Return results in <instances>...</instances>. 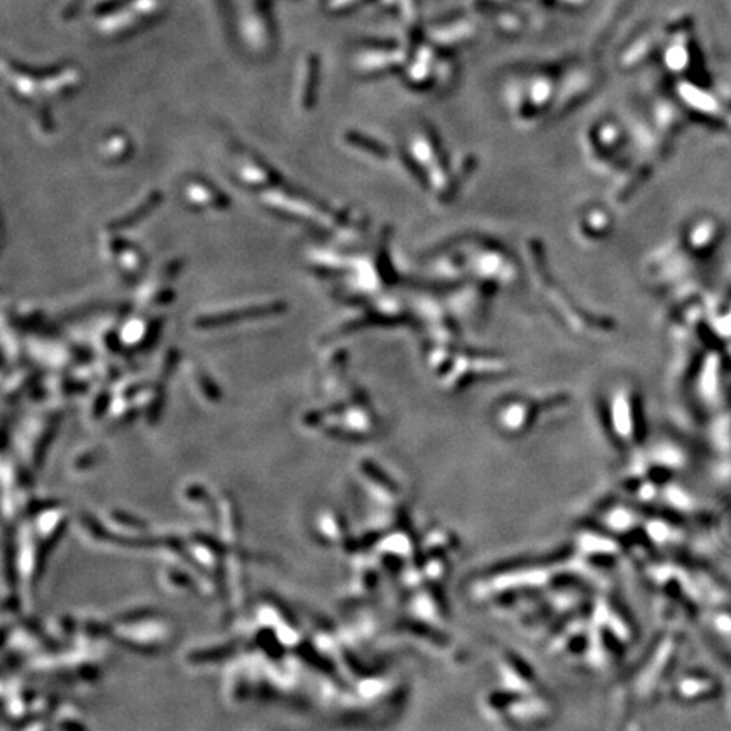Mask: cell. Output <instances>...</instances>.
Wrapping results in <instances>:
<instances>
[{
	"instance_id": "3",
	"label": "cell",
	"mask_w": 731,
	"mask_h": 731,
	"mask_svg": "<svg viewBox=\"0 0 731 731\" xmlns=\"http://www.w3.org/2000/svg\"><path fill=\"white\" fill-rule=\"evenodd\" d=\"M239 178L242 183L249 186H273L276 182V176L273 170L266 168L264 164H256L251 161V164H242L239 170Z\"/></svg>"
},
{
	"instance_id": "7",
	"label": "cell",
	"mask_w": 731,
	"mask_h": 731,
	"mask_svg": "<svg viewBox=\"0 0 731 731\" xmlns=\"http://www.w3.org/2000/svg\"><path fill=\"white\" fill-rule=\"evenodd\" d=\"M168 583H170L171 586L175 587V589H185V587L190 586L188 577H186L185 574H183V572H179V571L168 572Z\"/></svg>"
},
{
	"instance_id": "4",
	"label": "cell",
	"mask_w": 731,
	"mask_h": 731,
	"mask_svg": "<svg viewBox=\"0 0 731 731\" xmlns=\"http://www.w3.org/2000/svg\"><path fill=\"white\" fill-rule=\"evenodd\" d=\"M110 251L115 256V261H117L119 268L122 269L121 273H126V275H136V273H139L142 269V264H144V256H142L141 251L137 249V247L110 246Z\"/></svg>"
},
{
	"instance_id": "8",
	"label": "cell",
	"mask_w": 731,
	"mask_h": 731,
	"mask_svg": "<svg viewBox=\"0 0 731 731\" xmlns=\"http://www.w3.org/2000/svg\"><path fill=\"white\" fill-rule=\"evenodd\" d=\"M32 730H35V731H46L43 723H36V725H32Z\"/></svg>"
},
{
	"instance_id": "1",
	"label": "cell",
	"mask_w": 731,
	"mask_h": 731,
	"mask_svg": "<svg viewBox=\"0 0 731 731\" xmlns=\"http://www.w3.org/2000/svg\"><path fill=\"white\" fill-rule=\"evenodd\" d=\"M283 310V305H262V306H249V309H241L235 310L231 313H220V315H208L198 320V327L202 329H215V327H226L231 322L237 320H246V318H256V317H264V315H273L276 312Z\"/></svg>"
},
{
	"instance_id": "6",
	"label": "cell",
	"mask_w": 731,
	"mask_h": 731,
	"mask_svg": "<svg viewBox=\"0 0 731 731\" xmlns=\"http://www.w3.org/2000/svg\"><path fill=\"white\" fill-rule=\"evenodd\" d=\"M232 654V647L231 645H227V647H219V648H212V652H204V654H193L192 661L193 662H204L207 661V659H217V661H222V659L228 657V655Z\"/></svg>"
},
{
	"instance_id": "2",
	"label": "cell",
	"mask_w": 731,
	"mask_h": 731,
	"mask_svg": "<svg viewBox=\"0 0 731 731\" xmlns=\"http://www.w3.org/2000/svg\"><path fill=\"white\" fill-rule=\"evenodd\" d=\"M185 198L186 204L198 208H222L228 205L226 195L220 193L219 188L207 182L188 183L185 188Z\"/></svg>"
},
{
	"instance_id": "5",
	"label": "cell",
	"mask_w": 731,
	"mask_h": 731,
	"mask_svg": "<svg viewBox=\"0 0 731 731\" xmlns=\"http://www.w3.org/2000/svg\"><path fill=\"white\" fill-rule=\"evenodd\" d=\"M156 205H157V195H151V197H149L148 200L142 202V205H139L137 208H134L133 212L127 213V215L124 217L121 222L114 224V227H129V226H133L134 222L137 224L142 219V217H144L148 212H151V210L155 208Z\"/></svg>"
}]
</instances>
